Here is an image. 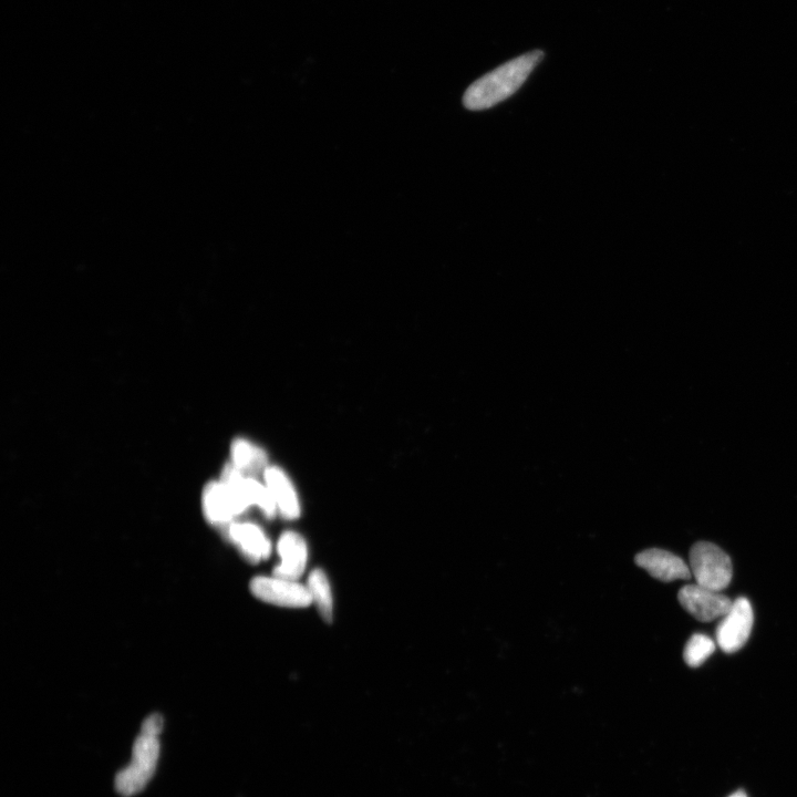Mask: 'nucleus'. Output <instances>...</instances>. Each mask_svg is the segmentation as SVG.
Segmentation results:
<instances>
[{
    "label": "nucleus",
    "mask_w": 797,
    "mask_h": 797,
    "mask_svg": "<svg viewBox=\"0 0 797 797\" xmlns=\"http://www.w3.org/2000/svg\"><path fill=\"white\" fill-rule=\"evenodd\" d=\"M250 587L253 595L267 604L305 608L313 603L307 586L276 576H257Z\"/></svg>",
    "instance_id": "39448f33"
},
{
    "label": "nucleus",
    "mask_w": 797,
    "mask_h": 797,
    "mask_svg": "<svg viewBox=\"0 0 797 797\" xmlns=\"http://www.w3.org/2000/svg\"><path fill=\"white\" fill-rule=\"evenodd\" d=\"M277 551L281 557L273 571V576L297 582L305 572L308 561V547L302 535L288 531L279 538Z\"/></svg>",
    "instance_id": "6e6552de"
},
{
    "label": "nucleus",
    "mask_w": 797,
    "mask_h": 797,
    "mask_svg": "<svg viewBox=\"0 0 797 797\" xmlns=\"http://www.w3.org/2000/svg\"><path fill=\"white\" fill-rule=\"evenodd\" d=\"M680 605L702 623H709L726 616L733 604L732 600L712 589L696 585H687L680 589L678 595Z\"/></svg>",
    "instance_id": "0eeeda50"
},
{
    "label": "nucleus",
    "mask_w": 797,
    "mask_h": 797,
    "mask_svg": "<svg viewBox=\"0 0 797 797\" xmlns=\"http://www.w3.org/2000/svg\"><path fill=\"white\" fill-rule=\"evenodd\" d=\"M716 648V643L710 637L696 634L688 640L683 651V659L689 667L697 668L716 651Z\"/></svg>",
    "instance_id": "4468645a"
},
{
    "label": "nucleus",
    "mask_w": 797,
    "mask_h": 797,
    "mask_svg": "<svg viewBox=\"0 0 797 797\" xmlns=\"http://www.w3.org/2000/svg\"><path fill=\"white\" fill-rule=\"evenodd\" d=\"M267 488L271 491L277 509L286 520H296L300 515L297 494L286 474L278 468L265 470Z\"/></svg>",
    "instance_id": "9b49d317"
},
{
    "label": "nucleus",
    "mask_w": 797,
    "mask_h": 797,
    "mask_svg": "<svg viewBox=\"0 0 797 797\" xmlns=\"http://www.w3.org/2000/svg\"><path fill=\"white\" fill-rule=\"evenodd\" d=\"M543 58V51L534 50L476 80L464 93V107L471 111H482L499 105L525 84Z\"/></svg>",
    "instance_id": "f257e3e1"
},
{
    "label": "nucleus",
    "mask_w": 797,
    "mask_h": 797,
    "mask_svg": "<svg viewBox=\"0 0 797 797\" xmlns=\"http://www.w3.org/2000/svg\"><path fill=\"white\" fill-rule=\"evenodd\" d=\"M250 504L234 485L212 482L203 494V509L206 520L214 525H231L238 515L243 514Z\"/></svg>",
    "instance_id": "20e7f679"
},
{
    "label": "nucleus",
    "mask_w": 797,
    "mask_h": 797,
    "mask_svg": "<svg viewBox=\"0 0 797 797\" xmlns=\"http://www.w3.org/2000/svg\"><path fill=\"white\" fill-rule=\"evenodd\" d=\"M227 536L252 564L267 560L272 554V542L260 526L252 523H232L227 526Z\"/></svg>",
    "instance_id": "9d476101"
},
{
    "label": "nucleus",
    "mask_w": 797,
    "mask_h": 797,
    "mask_svg": "<svg viewBox=\"0 0 797 797\" xmlns=\"http://www.w3.org/2000/svg\"><path fill=\"white\" fill-rule=\"evenodd\" d=\"M159 758V737L141 732L133 744L132 760L129 767L120 771L116 776L117 792L124 797H130L146 789L157 770Z\"/></svg>",
    "instance_id": "f03ea898"
},
{
    "label": "nucleus",
    "mask_w": 797,
    "mask_h": 797,
    "mask_svg": "<svg viewBox=\"0 0 797 797\" xmlns=\"http://www.w3.org/2000/svg\"><path fill=\"white\" fill-rule=\"evenodd\" d=\"M307 588L320 616L327 623H331L334 615V598L329 579L323 569H314L308 577Z\"/></svg>",
    "instance_id": "f8f14e48"
},
{
    "label": "nucleus",
    "mask_w": 797,
    "mask_h": 797,
    "mask_svg": "<svg viewBox=\"0 0 797 797\" xmlns=\"http://www.w3.org/2000/svg\"><path fill=\"white\" fill-rule=\"evenodd\" d=\"M232 457L236 468L244 471H256L266 462L265 453L245 440H237L232 447Z\"/></svg>",
    "instance_id": "ddd939ff"
},
{
    "label": "nucleus",
    "mask_w": 797,
    "mask_h": 797,
    "mask_svg": "<svg viewBox=\"0 0 797 797\" xmlns=\"http://www.w3.org/2000/svg\"><path fill=\"white\" fill-rule=\"evenodd\" d=\"M691 573L697 584L716 592L726 589L733 575L730 557L720 547L708 542L693 545L690 551Z\"/></svg>",
    "instance_id": "7ed1b4c3"
},
{
    "label": "nucleus",
    "mask_w": 797,
    "mask_h": 797,
    "mask_svg": "<svg viewBox=\"0 0 797 797\" xmlns=\"http://www.w3.org/2000/svg\"><path fill=\"white\" fill-rule=\"evenodd\" d=\"M244 490L251 506L256 505L260 507L262 512L269 517V519L275 516L277 506L271 491H269L266 486L246 476Z\"/></svg>",
    "instance_id": "2eb2a0df"
},
{
    "label": "nucleus",
    "mask_w": 797,
    "mask_h": 797,
    "mask_svg": "<svg viewBox=\"0 0 797 797\" xmlns=\"http://www.w3.org/2000/svg\"><path fill=\"white\" fill-rule=\"evenodd\" d=\"M164 721L160 714H152L149 718L144 720L142 724V733L150 734V736L159 737L163 730Z\"/></svg>",
    "instance_id": "dca6fc26"
},
{
    "label": "nucleus",
    "mask_w": 797,
    "mask_h": 797,
    "mask_svg": "<svg viewBox=\"0 0 797 797\" xmlns=\"http://www.w3.org/2000/svg\"><path fill=\"white\" fill-rule=\"evenodd\" d=\"M731 797H747V796H745L743 793H737V794H734Z\"/></svg>",
    "instance_id": "f3484780"
},
{
    "label": "nucleus",
    "mask_w": 797,
    "mask_h": 797,
    "mask_svg": "<svg viewBox=\"0 0 797 797\" xmlns=\"http://www.w3.org/2000/svg\"><path fill=\"white\" fill-rule=\"evenodd\" d=\"M635 561L639 567L661 582L670 583L678 579L688 581L691 578V569L682 558L659 548H650L638 554Z\"/></svg>",
    "instance_id": "1a4fd4ad"
},
{
    "label": "nucleus",
    "mask_w": 797,
    "mask_h": 797,
    "mask_svg": "<svg viewBox=\"0 0 797 797\" xmlns=\"http://www.w3.org/2000/svg\"><path fill=\"white\" fill-rule=\"evenodd\" d=\"M754 623L752 606L747 598L734 600L728 614L717 627L718 646L727 654L739 651L750 638Z\"/></svg>",
    "instance_id": "423d86ee"
}]
</instances>
